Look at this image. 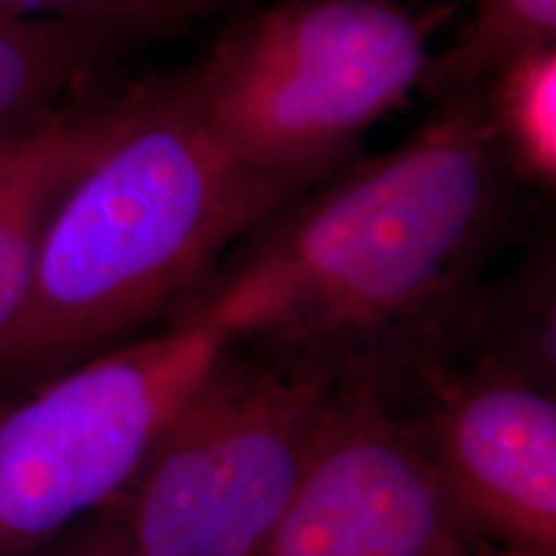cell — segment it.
<instances>
[{
	"mask_svg": "<svg viewBox=\"0 0 556 556\" xmlns=\"http://www.w3.org/2000/svg\"><path fill=\"white\" fill-rule=\"evenodd\" d=\"M299 193L222 142L180 70L150 78L131 127L47 222L24 307L0 338V384H31L137 338Z\"/></svg>",
	"mask_w": 556,
	"mask_h": 556,
	"instance_id": "2",
	"label": "cell"
},
{
	"mask_svg": "<svg viewBox=\"0 0 556 556\" xmlns=\"http://www.w3.org/2000/svg\"><path fill=\"white\" fill-rule=\"evenodd\" d=\"M253 0H0V18H52L99 34L122 52L173 39Z\"/></svg>",
	"mask_w": 556,
	"mask_h": 556,
	"instance_id": "12",
	"label": "cell"
},
{
	"mask_svg": "<svg viewBox=\"0 0 556 556\" xmlns=\"http://www.w3.org/2000/svg\"><path fill=\"white\" fill-rule=\"evenodd\" d=\"M526 186L492 135L482 90L268 214L180 309L235 338L389 381L475 345L484 274Z\"/></svg>",
	"mask_w": 556,
	"mask_h": 556,
	"instance_id": "1",
	"label": "cell"
},
{
	"mask_svg": "<svg viewBox=\"0 0 556 556\" xmlns=\"http://www.w3.org/2000/svg\"><path fill=\"white\" fill-rule=\"evenodd\" d=\"M456 11V0H253L180 75L235 155L309 191L422 93Z\"/></svg>",
	"mask_w": 556,
	"mask_h": 556,
	"instance_id": "3",
	"label": "cell"
},
{
	"mask_svg": "<svg viewBox=\"0 0 556 556\" xmlns=\"http://www.w3.org/2000/svg\"><path fill=\"white\" fill-rule=\"evenodd\" d=\"M148 90L150 78L116 70L0 139V338L24 307L52 212L131 127Z\"/></svg>",
	"mask_w": 556,
	"mask_h": 556,
	"instance_id": "8",
	"label": "cell"
},
{
	"mask_svg": "<svg viewBox=\"0 0 556 556\" xmlns=\"http://www.w3.org/2000/svg\"><path fill=\"white\" fill-rule=\"evenodd\" d=\"M67 556H116L114 548H111L99 531H90L88 539H83L78 546L73 548Z\"/></svg>",
	"mask_w": 556,
	"mask_h": 556,
	"instance_id": "13",
	"label": "cell"
},
{
	"mask_svg": "<svg viewBox=\"0 0 556 556\" xmlns=\"http://www.w3.org/2000/svg\"><path fill=\"white\" fill-rule=\"evenodd\" d=\"M392 381L348 374L323 441L258 556H479Z\"/></svg>",
	"mask_w": 556,
	"mask_h": 556,
	"instance_id": "6",
	"label": "cell"
},
{
	"mask_svg": "<svg viewBox=\"0 0 556 556\" xmlns=\"http://www.w3.org/2000/svg\"><path fill=\"white\" fill-rule=\"evenodd\" d=\"M235 332L204 309L31 381L0 405V556L114 503Z\"/></svg>",
	"mask_w": 556,
	"mask_h": 556,
	"instance_id": "5",
	"label": "cell"
},
{
	"mask_svg": "<svg viewBox=\"0 0 556 556\" xmlns=\"http://www.w3.org/2000/svg\"><path fill=\"white\" fill-rule=\"evenodd\" d=\"M124 52L99 34L52 18H0V139L119 70Z\"/></svg>",
	"mask_w": 556,
	"mask_h": 556,
	"instance_id": "9",
	"label": "cell"
},
{
	"mask_svg": "<svg viewBox=\"0 0 556 556\" xmlns=\"http://www.w3.org/2000/svg\"><path fill=\"white\" fill-rule=\"evenodd\" d=\"M417 3H430V0H417Z\"/></svg>",
	"mask_w": 556,
	"mask_h": 556,
	"instance_id": "14",
	"label": "cell"
},
{
	"mask_svg": "<svg viewBox=\"0 0 556 556\" xmlns=\"http://www.w3.org/2000/svg\"><path fill=\"white\" fill-rule=\"evenodd\" d=\"M556 47V0H475L458 37L435 52L422 96L443 101L482 88L497 70Z\"/></svg>",
	"mask_w": 556,
	"mask_h": 556,
	"instance_id": "11",
	"label": "cell"
},
{
	"mask_svg": "<svg viewBox=\"0 0 556 556\" xmlns=\"http://www.w3.org/2000/svg\"><path fill=\"white\" fill-rule=\"evenodd\" d=\"M441 394L417 420L477 546L556 556V402L546 379L486 353L467 371L420 374Z\"/></svg>",
	"mask_w": 556,
	"mask_h": 556,
	"instance_id": "7",
	"label": "cell"
},
{
	"mask_svg": "<svg viewBox=\"0 0 556 556\" xmlns=\"http://www.w3.org/2000/svg\"><path fill=\"white\" fill-rule=\"evenodd\" d=\"M240 343L101 510L96 531L116 556H258L294 497L348 371Z\"/></svg>",
	"mask_w": 556,
	"mask_h": 556,
	"instance_id": "4",
	"label": "cell"
},
{
	"mask_svg": "<svg viewBox=\"0 0 556 556\" xmlns=\"http://www.w3.org/2000/svg\"><path fill=\"white\" fill-rule=\"evenodd\" d=\"M500 150L526 189L556 186V47L513 60L482 88Z\"/></svg>",
	"mask_w": 556,
	"mask_h": 556,
	"instance_id": "10",
	"label": "cell"
}]
</instances>
